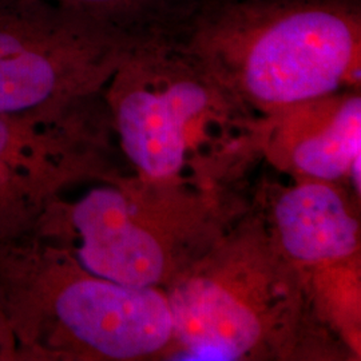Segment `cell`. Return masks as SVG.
Returning <instances> with one entry per match:
<instances>
[{"label": "cell", "mask_w": 361, "mask_h": 361, "mask_svg": "<svg viewBox=\"0 0 361 361\" xmlns=\"http://www.w3.org/2000/svg\"><path fill=\"white\" fill-rule=\"evenodd\" d=\"M276 219L285 249L301 261L347 257L357 246V222L329 186L310 183L288 192Z\"/></svg>", "instance_id": "8992f818"}, {"label": "cell", "mask_w": 361, "mask_h": 361, "mask_svg": "<svg viewBox=\"0 0 361 361\" xmlns=\"http://www.w3.org/2000/svg\"><path fill=\"white\" fill-rule=\"evenodd\" d=\"M70 232L74 262L91 276L116 284L152 286L165 268L154 237L133 217L126 195L114 188H97L66 213L46 209L31 235Z\"/></svg>", "instance_id": "277c9868"}, {"label": "cell", "mask_w": 361, "mask_h": 361, "mask_svg": "<svg viewBox=\"0 0 361 361\" xmlns=\"http://www.w3.org/2000/svg\"><path fill=\"white\" fill-rule=\"evenodd\" d=\"M213 74L269 107L360 80V0H209L177 35Z\"/></svg>", "instance_id": "6da1fadb"}, {"label": "cell", "mask_w": 361, "mask_h": 361, "mask_svg": "<svg viewBox=\"0 0 361 361\" xmlns=\"http://www.w3.org/2000/svg\"><path fill=\"white\" fill-rule=\"evenodd\" d=\"M361 154V98L350 95L332 109L326 126L296 147L297 168L310 176L335 180Z\"/></svg>", "instance_id": "ba28073f"}, {"label": "cell", "mask_w": 361, "mask_h": 361, "mask_svg": "<svg viewBox=\"0 0 361 361\" xmlns=\"http://www.w3.org/2000/svg\"><path fill=\"white\" fill-rule=\"evenodd\" d=\"M173 332L190 360H237L257 343L255 313L210 280H190L170 298Z\"/></svg>", "instance_id": "5b68a950"}, {"label": "cell", "mask_w": 361, "mask_h": 361, "mask_svg": "<svg viewBox=\"0 0 361 361\" xmlns=\"http://www.w3.org/2000/svg\"><path fill=\"white\" fill-rule=\"evenodd\" d=\"M92 99V98H91ZM91 99L49 116L0 114V244L31 235L80 166Z\"/></svg>", "instance_id": "3957f363"}, {"label": "cell", "mask_w": 361, "mask_h": 361, "mask_svg": "<svg viewBox=\"0 0 361 361\" xmlns=\"http://www.w3.org/2000/svg\"><path fill=\"white\" fill-rule=\"evenodd\" d=\"M0 361H23L19 341L0 301Z\"/></svg>", "instance_id": "9c48e42d"}, {"label": "cell", "mask_w": 361, "mask_h": 361, "mask_svg": "<svg viewBox=\"0 0 361 361\" xmlns=\"http://www.w3.org/2000/svg\"><path fill=\"white\" fill-rule=\"evenodd\" d=\"M361 164V154L357 155L356 158H355V161L352 162V165H350V169H352V173H353V180H355V185H356V188H357V190L360 192V165Z\"/></svg>", "instance_id": "30bf717a"}, {"label": "cell", "mask_w": 361, "mask_h": 361, "mask_svg": "<svg viewBox=\"0 0 361 361\" xmlns=\"http://www.w3.org/2000/svg\"><path fill=\"white\" fill-rule=\"evenodd\" d=\"M133 40L177 37L209 0H47Z\"/></svg>", "instance_id": "52a82bcc"}, {"label": "cell", "mask_w": 361, "mask_h": 361, "mask_svg": "<svg viewBox=\"0 0 361 361\" xmlns=\"http://www.w3.org/2000/svg\"><path fill=\"white\" fill-rule=\"evenodd\" d=\"M135 42L47 0H0V114L49 116L94 98Z\"/></svg>", "instance_id": "7a4b0ae2"}]
</instances>
